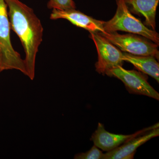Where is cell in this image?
I'll return each mask as SVG.
<instances>
[{"label": "cell", "instance_id": "obj_6", "mask_svg": "<svg viewBox=\"0 0 159 159\" xmlns=\"http://www.w3.org/2000/svg\"><path fill=\"white\" fill-rule=\"evenodd\" d=\"M111 77L114 76L121 80L130 93L144 95L159 100V94L150 85L146 77L140 72L128 70L121 66L113 69Z\"/></svg>", "mask_w": 159, "mask_h": 159}, {"label": "cell", "instance_id": "obj_1", "mask_svg": "<svg viewBox=\"0 0 159 159\" xmlns=\"http://www.w3.org/2000/svg\"><path fill=\"white\" fill-rule=\"evenodd\" d=\"M11 29L17 34L25 50L27 76L33 80L35 59L43 40V29L33 9L20 0H5Z\"/></svg>", "mask_w": 159, "mask_h": 159}, {"label": "cell", "instance_id": "obj_7", "mask_svg": "<svg viewBox=\"0 0 159 159\" xmlns=\"http://www.w3.org/2000/svg\"><path fill=\"white\" fill-rule=\"evenodd\" d=\"M159 127L158 122L152 126L143 129L131 134H116L107 131L104 125L102 123H99L97 129L92 135L91 140L93 142L94 145L98 148L107 152L113 150L134 137Z\"/></svg>", "mask_w": 159, "mask_h": 159}, {"label": "cell", "instance_id": "obj_4", "mask_svg": "<svg viewBox=\"0 0 159 159\" xmlns=\"http://www.w3.org/2000/svg\"><path fill=\"white\" fill-rule=\"evenodd\" d=\"M99 33L122 51L134 55L151 56L159 60V45L143 36L132 33L119 34L117 32Z\"/></svg>", "mask_w": 159, "mask_h": 159}, {"label": "cell", "instance_id": "obj_2", "mask_svg": "<svg viewBox=\"0 0 159 159\" xmlns=\"http://www.w3.org/2000/svg\"><path fill=\"white\" fill-rule=\"evenodd\" d=\"M116 11L114 17L108 21H104L103 29L107 33L123 31L138 34L145 38L158 45L159 34L155 30L149 29L139 19L131 13L124 0H116Z\"/></svg>", "mask_w": 159, "mask_h": 159}, {"label": "cell", "instance_id": "obj_14", "mask_svg": "<svg viewBox=\"0 0 159 159\" xmlns=\"http://www.w3.org/2000/svg\"><path fill=\"white\" fill-rule=\"evenodd\" d=\"M4 71L3 67V59L2 55V52L0 49V73Z\"/></svg>", "mask_w": 159, "mask_h": 159}, {"label": "cell", "instance_id": "obj_13", "mask_svg": "<svg viewBox=\"0 0 159 159\" xmlns=\"http://www.w3.org/2000/svg\"><path fill=\"white\" fill-rule=\"evenodd\" d=\"M104 154L102 153L98 147L93 145L92 148L87 152L78 153L74 157L75 159H103Z\"/></svg>", "mask_w": 159, "mask_h": 159}, {"label": "cell", "instance_id": "obj_8", "mask_svg": "<svg viewBox=\"0 0 159 159\" xmlns=\"http://www.w3.org/2000/svg\"><path fill=\"white\" fill-rule=\"evenodd\" d=\"M50 18L67 20L74 25L88 30L89 32H105L103 29L104 21L93 18L76 9L66 10L53 9Z\"/></svg>", "mask_w": 159, "mask_h": 159}, {"label": "cell", "instance_id": "obj_10", "mask_svg": "<svg viewBox=\"0 0 159 159\" xmlns=\"http://www.w3.org/2000/svg\"><path fill=\"white\" fill-rule=\"evenodd\" d=\"M129 11L142 15L145 19V26L155 30L156 15L159 0H124Z\"/></svg>", "mask_w": 159, "mask_h": 159}, {"label": "cell", "instance_id": "obj_9", "mask_svg": "<svg viewBox=\"0 0 159 159\" xmlns=\"http://www.w3.org/2000/svg\"><path fill=\"white\" fill-rule=\"evenodd\" d=\"M159 135V127L134 137L111 151L104 154L103 159H133L137 149L152 138Z\"/></svg>", "mask_w": 159, "mask_h": 159}, {"label": "cell", "instance_id": "obj_12", "mask_svg": "<svg viewBox=\"0 0 159 159\" xmlns=\"http://www.w3.org/2000/svg\"><path fill=\"white\" fill-rule=\"evenodd\" d=\"M48 7L50 9L60 10L76 9V5L73 0H49Z\"/></svg>", "mask_w": 159, "mask_h": 159}, {"label": "cell", "instance_id": "obj_11", "mask_svg": "<svg viewBox=\"0 0 159 159\" xmlns=\"http://www.w3.org/2000/svg\"><path fill=\"white\" fill-rule=\"evenodd\" d=\"M156 58L151 56H140L129 53L122 54L123 61L130 63L144 74H148L159 82V64Z\"/></svg>", "mask_w": 159, "mask_h": 159}, {"label": "cell", "instance_id": "obj_3", "mask_svg": "<svg viewBox=\"0 0 159 159\" xmlns=\"http://www.w3.org/2000/svg\"><path fill=\"white\" fill-rule=\"evenodd\" d=\"M10 29L7 5L5 0H0V49L3 70H16L27 76L25 61L11 45Z\"/></svg>", "mask_w": 159, "mask_h": 159}, {"label": "cell", "instance_id": "obj_5", "mask_svg": "<svg viewBox=\"0 0 159 159\" xmlns=\"http://www.w3.org/2000/svg\"><path fill=\"white\" fill-rule=\"evenodd\" d=\"M98 53V61L95 65L96 71L100 74L111 77L113 69L123 64L122 54L114 45L99 33L90 32Z\"/></svg>", "mask_w": 159, "mask_h": 159}]
</instances>
